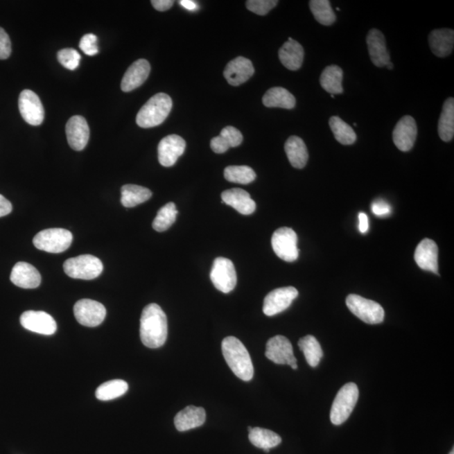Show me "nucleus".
I'll return each mask as SVG.
<instances>
[{
    "label": "nucleus",
    "instance_id": "obj_31",
    "mask_svg": "<svg viewBox=\"0 0 454 454\" xmlns=\"http://www.w3.org/2000/svg\"><path fill=\"white\" fill-rule=\"evenodd\" d=\"M438 134L444 141L453 140L454 136V100L448 98L444 103L439 121H438Z\"/></svg>",
    "mask_w": 454,
    "mask_h": 454
},
{
    "label": "nucleus",
    "instance_id": "obj_6",
    "mask_svg": "<svg viewBox=\"0 0 454 454\" xmlns=\"http://www.w3.org/2000/svg\"><path fill=\"white\" fill-rule=\"evenodd\" d=\"M72 242V233L62 228L46 229L37 233L33 239L37 250L51 254H61L68 250Z\"/></svg>",
    "mask_w": 454,
    "mask_h": 454
},
{
    "label": "nucleus",
    "instance_id": "obj_33",
    "mask_svg": "<svg viewBox=\"0 0 454 454\" xmlns=\"http://www.w3.org/2000/svg\"><path fill=\"white\" fill-rule=\"evenodd\" d=\"M248 437L252 445L263 450L277 447L282 442L277 433L260 428H252Z\"/></svg>",
    "mask_w": 454,
    "mask_h": 454
},
{
    "label": "nucleus",
    "instance_id": "obj_9",
    "mask_svg": "<svg viewBox=\"0 0 454 454\" xmlns=\"http://www.w3.org/2000/svg\"><path fill=\"white\" fill-rule=\"evenodd\" d=\"M210 276L216 289L225 294L234 290L238 281L234 264L230 259L222 256L214 260Z\"/></svg>",
    "mask_w": 454,
    "mask_h": 454
},
{
    "label": "nucleus",
    "instance_id": "obj_39",
    "mask_svg": "<svg viewBox=\"0 0 454 454\" xmlns=\"http://www.w3.org/2000/svg\"><path fill=\"white\" fill-rule=\"evenodd\" d=\"M225 179L232 183L248 184L256 179V173L248 166H229L224 171Z\"/></svg>",
    "mask_w": 454,
    "mask_h": 454
},
{
    "label": "nucleus",
    "instance_id": "obj_44",
    "mask_svg": "<svg viewBox=\"0 0 454 454\" xmlns=\"http://www.w3.org/2000/svg\"><path fill=\"white\" fill-rule=\"evenodd\" d=\"M371 209L374 214L378 217H385L392 214V207L385 200H375Z\"/></svg>",
    "mask_w": 454,
    "mask_h": 454
},
{
    "label": "nucleus",
    "instance_id": "obj_28",
    "mask_svg": "<svg viewBox=\"0 0 454 454\" xmlns=\"http://www.w3.org/2000/svg\"><path fill=\"white\" fill-rule=\"evenodd\" d=\"M288 159L295 168L302 169L306 167L309 159V154L305 142L299 137L292 136L284 145Z\"/></svg>",
    "mask_w": 454,
    "mask_h": 454
},
{
    "label": "nucleus",
    "instance_id": "obj_35",
    "mask_svg": "<svg viewBox=\"0 0 454 454\" xmlns=\"http://www.w3.org/2000/svg\"><path fill=\"white\" fill-rule=\"evenodd\" d=\"M329 125L333 135L338 142L342 145H352L357 140L356 133L349 124L343 121L340 117L330 118Z\"/></svg>",
    "mask_w": 454,
    "mask_h": 454
},
{
    "label": "nucleus",
    "instance_id": "obj_30",
    "mask_svg": "<svg viewBox=\"0 0 454 454\" xmlns=\"http://www.w3.org/2000/svg\"><path fill=\"white\" fill-rule=\"evenodd\" d=\"M152 196L149 189L136 184H125L121 188V202L126 208H132L146 202Z\"/></svg>",
    "mask_w": 454,
    "mask_h": 454
},
{
    "label": "nucleus",
    "instance_id": "obj_25",
    "mask_svg": "<svg viewBox=\"0 0 454 454\" xmlns=\"http://www.w3.org/2000/svg\"><path fill=\"white\" fill-rule=\"evenodd\" d=\"M430 49L438 58H446L452 53L454 46V31L438 29L432 31L428 37Z\"/></svg>",
    "mask_w": 454,
    "mask_h": 454
},
{
    "label": "nucleus",
    "instance_id": "obj_10",
    "mask_svg": "<svg viewBox=\"0 0 454 454\" xmlns=\"http://www.w3.org/2000/svg\"><path fill=\"white\" fill-rule=\"evenodd\" d=\"M265 356L276 365H289L295 370L298 368L293 347L283 335H275L268 341Z\"/></svg>",
    "mask_w": 454,
    "mask_h": 454
},
{
    "label": "nucleus",
    "instance_id": "obj_27",
    "mask_svg": "<svg viewBox=\"0 0 454 454\" xmlns=\"http://www.w3.org/2000/svg\"><path fill=\"white\" fill-rule=\"evenodd\" d=\"M243 140V134L233 126H227L220 136L212 138L211 148L216 153H224L231 148L238 147Z\"/></svg>",
    "mask_w": 454,
    "mask_h": 454
},
{
    "label": "nucleus",
    "instance_id": "obj_36",
    "mask_svg": "<svg viewBox=\"0 0 454 454\" xmlns=\"http://www.w3.org/2000/svg\"><path fill=\"white\" fill-rule=\"evenodd\" d=\"M128 385L124 381L114 380L104 383L96 390L98 400L107 401L123 396L128 392Z\"/></svg>",
    "mask_w": 454,
    "mask_h": 454
},
{
    "label": "nucleus",
    "instance_id": "obj_15",
    "mask_svg": "<svg viewBox=\"0 0 454 454\" xmlns=\"http://www.w3.org/2000/svg\"><path fill=\"white\" fill-rule=\"evenodd\" d=\"M417 137V125L414 118L405 116L401 118L393 132L394 145L401 152H408L414 147Z\"/></svg>",
    "mask_w": 454,
    "mask_h": 454
},
{
    "label": "nucleus",
    "instance_id": "obj_7",
    "mask_svg": "<svg viewBox=\"0 0 454 454\" xmlns=\"http://www.w3.org/2000/svg\"><path fill=\"white\" fill-rule=\"evenodd\" d=\"M347 308L363 322L375 325L384 321L385 311L380 304L358 295H349L346 299Z\"/></svg>",
    "mask_w": 454,
    "mask_h": 454
},
{
    "label": "nucleus",
    "instance_id": "obj_38",
    "mask_svg": "<svg viewBox=\"0 0 454 454\" xmlns=\"http://www.w3.org/2000/svg\"><path fill=\"white\" fill-rule=\"evenodd\" d=\"M310 9L317 21L323 26H331L335 21V15L329 0H311Z\"/></svg>",
    "mask_w": 454,
    "mask_h": 454
},
{
    "label": "nucleus",
    "instance_id": "obj_16",
    "mask_svg": "<svg viewBox=\"0 0 454 454\" xmlns=\"http://www.w3.org/2000/svg\"><path fill=\"white\" fill-rule=\"evenodd\" d=\"M186 142L180 136L169 135L163 138L157 148L159 161L164 167H172L179 157L183 155Z\"/></svg>",
    "mask_w": 454,
    "mask_h": 454
},
{
    "label": "nucleus",
    "instance_id": "obj_29",
    "mask_svg": "<svg viewBox=\"0 0 454 454\" xmlns=\"http://www.w3.org/2000/svg\"><path fill=\"white\" fill-rule=\"evenodd\" d=\"M263 105L268 108L294 109L296 101L290 91L282 87H274L268 89L263 97Z\"/></svg>",
    "mask_w": 454,
    "mask_h": 454
},
{
    "label": "nucleus",
    "instance_id": "obj_12",
    "mask_svg": "<svg viewBox=\"0 0 454 454\" xmlns=\"http://www.w3.org/2000/svg\"><path fill=\"white\" fill-rule=\"evenodd\" d=\"M299 292L295 287L279 288L268 293L264 299L263 311L268 317L283 313L298 297Z\"/></svg>",
    "mask_w": 454,
    "mask_h": 454
},
{
    "label": "nucleus",
    "instance_id": "obj_46",
    "mask_svg": "<svg viewBox=\"0 0 454 454\" xmlns=\"http://www.w3.org/2000/svg\"><path fill=\"white\" fill-rule=\"evenodd\" d=\"M12 211V204L2 195H0V217L9 215Z\"/></svg>",
    "mask_w": 454,
    "mask_h": 454
},
{
    "label": "nucleus",
    "instance_id": "obj_21",
    "mask_svg": "<svg viewBox=\"0 0 454 454\" xmlns=\"http://www.w3.org/2000/svg\"><path fill=\"white\" fill-rule=\"evenodd\" d=\"M414 261L421 270L438 274V247L434 241L426 238L421 241L414 252Z\"/></svg>",
    "mask_w": 454,
    "mask_h": 454
},
{
    "label": "nucleus",
    "instance_id": "obj_1",
    "mask_svg": "<svg viewBox=\"0 0 454 454\" xmlns=\"http://www.w3.org/2000/svg\"><path fill=\"white\" fill-rule=\"evenodd\" d=\"M140 337L142 343L149 349H159L167 340V315L157 304H150L142 311Z\"/></svg>",
    "mask_w": 454,
    "mask_h": 454
},
{
    "label": "nucleus",
    "instance_id": "obj_42",
    "mask_svg": "<svg viewBox=\"0 0 454 454\" xmlns=\"http://www.w3.org/2000/svg\"><path fill=\"white\" fill-rule=\"evenodd\" d=\"M97 42L98 38L96 35L86 34L80 40V49L88 56H94L98 53Z\"/></svg>",
    "mask_w": 454,
    "mask_h": 454
},
{
    "label": "nucleus",
    "instance_id": "obj_2",
    "mask_svg": "<svg viewBox=\"0 0 454 454\" xmlns=\"http://www.w3.org/2000/svg\"><path fill=\"white\" fill-rule=\"evenodd\" d=\"M225 360L232 372L243 381H250L254 377V369L252 358L246 347L239 339L227 337L222 344Z\"/></svg>",
    "mask_w": 454,
    "mask_h": 454
},
{
    "label": "nucleus",
    "instance_id": "obj_13",
    "mask_svg": "<svg viewBox=\"0 0 454 454\" xmlns=\"http://www.w3.org/2000/svg\"><path fill=\"white\" fill-rule=\"evenodd\" d=\"M19 109L23 119L31 125H40L44 121V108L40 98L33 91H22L19 97Z\"/></svg>",
    "mask_w": 454,
    "mask_h": 454
},
{
    "label": "nucleus",
    "instance_id": "obj_4",
    "mask_svg": "<svg viewBox=\"0 0 454 454\" xmlns=\"http://www.w3.org/2000/svg\"><path fill=\"white\" fill-rule=\"evenodd\" d=\"M358 396L359 392L356 384L347 383L343 385L331 405L330 413L331 424L337 426L344 424L356 406Z\"/></svg>",
    "mask_w": 454,
    "mask_h": 454
},
{
    "label": "nucleus",
    "instance_id": "obj_26",
    "mask_svg": "<svg viewBox=\"0 0 454 454\" xmlns=\"http://www.w3.org/2000/svg\"><path fill=\"white\" fill-rule=\"evenodd\" d=\"M304 49L298 42L289 38L279 51V58L286 69L296 71L302 68L304 61Z\"/></svg>",
    "mask_w": 454,
    "mask_h": 454
},
{
    "label": "nucleus",
    "instance_id": "obj_22",
    "mask_svg": "<svg viewBox=\"0 0 454 454\" xmlns=\"http://www.w3.org/2000/svg\"><path fill=\"white\" fill-rule=\"evenodd\" d=\"M367 45L371 61L378 68L385 67L390 62V56L386 47L385 35L381 30L372 29L367 35Z\"/></svg>",
    "mask_w": 454,
    "mask_h": 454
},
{
    "label": "nucleus",
    "instance_id": "obj_45",
    "mask_svg": "<svg viewBox=\"0 0 454 454\" xmlns=\"http://www.w3.org/2000/svg\"><path fill=\"white\" fill-rule=\"evenodd\" d=\"M151 3L157 10L166 11L171 9L175 2L173 0H152Z\"/></svg>",
    "mask_w": 454,
    "mask_h": 454
},
{
    "label": "nucleus",
    "instance_id": "obj_50",
    "mask_svg": "<svg viewBox=\"0 0 454 454\" xmlns=\"http://www.w3.org/2000/svg\"><path fill=\"white\" fill-rule=\"evenodd\" d=\"M449 454H454V450L453 449L452 451L449 453Z\"/></svg>",
    "mask_w": 454,
    "mask_h": 454
},
{
    "label": "nucleus",
    "instance_id": "obj_43",
    "mask_svg": "<svg viewBox=\"0 0 454 454\" xmlns=\"http://www.w3.org/2000/svg\"><path fill=\"white\" fill-rule=\"evenodd\" d=\"M11 54V42L6 30L0 27V60H5Z\"/></svg>",
    "mask_w": 454,
    "mask_h": 454
},
{
    "label": "nucleus",
    "instance_id": "obj_32",
    "mask_svg": "<svg viewBox=\"0 0 454 454\" xmlns=\"http://www.w3.org/2000/svg\"><path fill=\"white\" fill-rule=\"evenodd\" d=\"M343 71L337 65L326 67L322 73L320 82L324 89L331 94H340L342 88Z\"/></svg>",
    "mask_w": 454,
    "mask_h": 454
},
{
    "label": "nucleus",
    "instance_id": "obj_5",
    "mask_svg": "<svg viewBox=\"0 0 454 454\" xmlns=\"http://www.w3.org/2000/svg\"><path fill=\"white\" fill-rule=\"evenodd\" d=\"M63 270L70 278L91 280L102 274L104 266L96 256L85 254L66 260Z\"/></svg>",
    "mask_w": 454,
    "mask_h": 454
},
{
    "label": "nucleus",
    "instance_id": "obj_11",
    "mask_svg": "<svg viewBox=\"0 0 454 454\" xmlns=\"http://www.w3.org/2000/svg\"><path fill=\"white\" fill-rule=\"evenodd\" d=\"M75 318L81 325L88 327L100 326L106 317V309L101 303L92 299H80L73 308Z\"/></svg>",
    "mask_w": 454,
    "mask_h": 454
},
{
    "label": "nucleus",
    "instance_id": "obj_37",
    "mask_svg": "<svg viewBox=\"0 0 454 454\" xmlns=\"http://www.w3.org/2000/svg\"><path fill=\"white\" fill-rule=\"evenodd\" d=\"M177 211L175 203L169 202L161 207L157 212L155 219L152 222L154 230L163 232L171 228L172 225L175 222Z\"/></svg>",
    "mask_w": 454,
    "mask_h": 454
},
{
    "label": "nucleus",
    "instance_id": "obj_47",
    "mask_svg": "<svg viewBox=\"0 0 454 454\" xmlns=\"http://www.w3.org/2000/svg\"><path fill=\"white\" fill-rule=\"evenodd\" d=\"M359 225L358 229L361 233H366L369 231V219L365 213H359L358 215Z\"/></svg>",
    "mask_w": 454,
    "mask_h": 454
},
{
    "label": "nucleus",
    "instance_id": "obj_24",
    "mask_svg": "<svg viewBox=\"0 0 454 454\" xmlns=\"http://www.w3.org/2000/svg\"><path fill=\"white\" fill-rule=\"evenodd\" d=\"M207 413L202 408L189 405L176 414L175 424L177 431L186 432L204 424Z\"/></svg>",
    "mask_w": 454,
    "mask_h": 454
},
{
    "label": "nucleus",
    "instance_id": "obj_40",
    "mask_svg": "<svg viewBox=\"0 0 454 454\" xmlns=\"http://www.w3.org/2000/svg\"><path fill=\"white\" fill-rule=\"evenodd\" d=\"M58 60L65 69L73 71L80 66L81 56L76 50L65 49L58 51Z\"/></svg>",
    "mask_w": 454,
    "mask_h": 454
},
{
    "label": "nucleus",
    "instance_id": "obj_3",
    "mask_svg": "<svg viewBox=\"0 0 454 454\" xmlns=\"http://www.w3.org/2000/svg\"><path fill=\"white\" fill-rule=\"evenodd\" d=\"M173 107V101L167 94H155L142 106L137 116V124L141 128H152L164 123Z\"/></svg>",
    "mask_w": 454,
    "mask_h": 454
},
{
    "label": "nucleus",
    "instance_id": "obj_20",
    "mask_svg": "<svg viewBox=\"0 0 454 454\" xmlns=\"http://www.w3.org/2000/svg\"><path fill=\"white\" fill-rule=\"evenodd\" d=\"M150 72H151V66L146 59H139L133 62L122 78V91L131 92V91L139 88L148 80Z\"/></svg>",
    "mask_w": 454,
    "mask_h": 454
},
{
    "label": "nucleus",
    "instance_id": "obj_19",
    "mask_svg": "<svg viewBox=\"0 0 454 454\" xmlns=\"http://www.w3.org/2000/svg\"><path fill=\"white\" fill-rule=\"evenodd\" d=\"M11 282L22 289H35L40 286L42 276L37 268L26 262H19L10 274Z\"/></svg>",
    "mask_w": 454,
    "mask_h": 454
},
{
    "label": "nucleus",
    "instance_id": "obj_18",
    "mask_svg": "<svg viewBox=\"0 0 454 454\" xmlns=\"http://www.w3.org/2000/svg\"><path fill=\"white\" fill-rule=\"evenodd\" d=\"M254 72V65L250 59L238 57L228 63L224 70V77L229 85L239 86L250 80Z\"/></svg>",
    "mask_w": 454,
    "mask_h": 454
},
{
    "label": "nucleus",
    "instance_id": "obj_8",
    "mask_svg": "<svg viewBox=\"0 0 454 454\" xmlns=\"http://www.w3.org/2000/svg\"><path fill=\"white\" fill-rule=\"evenodd\" d=\"M298 238L293 229L282 227L272 236V247L275 254L286 262H294L299 258Z\"/></svg>",
    "mask_w": 454,
    "mask_h": 454
},
{
    "label": "nucleus",
    "instance_id": "obj_17",
    "mask_svg": "<svg viewBox=\"0 0 454 454\" xmlns=\"http://www.w3.org/2000/svg\"><path fill=\"white\" fill-rule=\"evenodd\" d=\"M66 134L70 148L75 151H82L89 140L90 131L87 121L80 116L70 118L66 125Z\"/></svg>",
    "mask_w": 454,
    "mask_h": 454
},
{
    "label": "nucleus",
    "instance_id": "obj_23",
    "mask_svg": "<svg viewBox=\"0 0 454 454\" xmlns=\"http://www.w3.org/2000/svg\"><path fill=\"white\" fill-rule=\"evenodd\" d=\"M222 199L223 204L230 205L242 215H251L256 210L255 201L251 198L250 193L242 189L235 188L223 191Z\"/></svg>",
    "mask_w": 454,
    "mask_h": 454
},
{
    "label": "nucleus",
    "instance_id": "obj_49",
    "mask_svg": "<svg viewBox=\"0 0 454 454\" xmlns=\"http://www.w3.org/2000/svg\"><path fill=\"white\" fill-rule=\"evenodd\" d=\"M385 67L390 70H392L394 69V64L392 62H390Z\"/></svg>",
    "mask_w": 454,
    "mask_h": 454
},
{
    "label": "nucleus",
    "instance_id": "obj_41",
    "mask_svg": "<svg viewBox=\"0 0 454 454\" xmlns=\"http://www.w3.org/2000/svg\"><path fill=\"white\" fill-rule=\"evenodd\" d=\"M276 0H248L246 6L252 13L259 15H266L268 12L278 5Z\"/></svg>",
    "mask_w": 454,
    "mask_h": 454
},
{
    "label": "nucleus",
    "instance_id": "obj_34",
    "mask_svg": "<svg viewBox=\"0 0 454 454\" xmlns=\"http://www.w3.org/2000/svg\"><path fill=\"white\" fill-rule=\"evenodd\" d=\"M298 345L305 355L308 365L313 368L317 367L323 357L322 349L317 339L313 335H308L299 339Z\"/></svg>",
    "mask_w": 454,
    "mask_h": 454
},
{
    "label": "nucleus",
    "instance_id": "obj_14",
    "mask_svg": "<svg viewBox=\"0 0 454 454\" xmlns=\"http://www.w3.org/2000/svg\"><path fill=\"white\" fill-rule=\"evenodd\" d=\"M21 324L24 329L42 335H53L57 331L56 322L44 311H26L21 315Z\"/></svg>",
    "mask_w": 454,
    "mask_h": 454
},
{
    "label": "nucleus",
    "instance_id": "obj_48",
    "mask_svg": "<svg viewBox=\"0 0 454 454\" xmlns=\"http://www.w3.org/2000/svg\"><path fill=\"white\" fill-rule=\"evenodd\" d=\"M180 3L182 6L185 8V9L189 11H195L198 9V6H197L196 3L191 1V0H181Z\"/></svg>",
    "mask_w": 454,
    "mask_h": 454
}]
</instances>
